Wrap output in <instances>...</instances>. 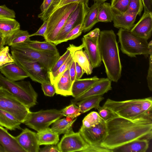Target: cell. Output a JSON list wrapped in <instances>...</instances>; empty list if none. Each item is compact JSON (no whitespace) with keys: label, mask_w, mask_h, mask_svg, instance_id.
Listing matches in <instances>:
<instances>
[{"label":"cell","mask_w":152,"mask_h":152,"mask_svg":"<svg viewBox=\"0 0 152 152\" xmlns=\"http://www.w3.org/2000/svg\"><path fill=\"white\" fill-rule=\"evenodd\" d=\"M6 38L0 35V50L6 44Z\"/></svg>","instance_id":"cell-55"},{"label":"cell","mask_w":152,"mask_h":152,"mask_svg":"<svg viewBox=\"0 0 152 152\" xmlns=\"http://www.w3.org/2000/svg\"><path fill=\"white\" fill-rule=\"evenodd\" d=\"M130 31L140 38L149 39L152 36V13L144 12L140 20Z\"/></svg>","instance_id":"cell-17"},{"label":"cell","mask_w":152,"mask_h":152,"mask_svg":"<svg viewBox=\"0 0 152 152\" xmlns=\"http://www.w3.org/2000/svg\"><path fill=\"white\" fill-rule=\"evenodd\" d=\"M71 52V50L69 46L67 48L66 52L61 56H60L49 73H53L56 71L65 62L69 56Z\"/></svg>","instance_id":"cell-43"},{"label":"cell","mask_w":152,"mask_h":152,"mask_svg":"<svg viewBox=\"0 0 152 152\" xmlns=\"http://www.w3.org/2000/svg\"><path fill=\"white\" fill-rule=\"evenodd\" d=\"M79 132L89 146H100L107 134L106 122L103 121L89 127L82 125Z\"/></svg>","instance_id":"cell-13"},{"label":"cell","mask_w":152,"mask_h":152,"mask_svg":"<svg viewBox=\"0 0 152 152\" xmlns=\"http://www.w3.org/2000/svg\"><path fill=\"white\" fill-rule=\"evenodd\" d=\"M30 34L27 31L19 29L6 38V44L12 45L26 43L30 39Z\"/></svg>","instance_id":"cell-33"},{"label":"cell","mask_w":152,"mask_h":152,"mask_svg":"<svg viewBox=\"0 0 152 152\" xmlns=\"http://www.w3.org/2000/svg\"><path fill=\"white\" fill-rule=\"evenodd\" d=\"M69 46L71 50L73 60L78 63L85 73L87 75L91 74L94 68L86 52L83 50L84 48L83 45L82 44L79 46H76L70 44Z\"/></svg>","instance_id":"cell-18"},{"label":"cell","mask_w":152,"mask_h":152,"mask_svg":"<svg viewBox=\"0 0 152 152\" xmlns=\"http://www.w3.org/2000/svg\"><path fill=\"white\" fill-rule=\"evenodd\" d=\"M97 110L99 116L105 122L118 116L110 109L103 106L102 107L100 106Z\"/></svg>","instance_id":"cell-42"},{"label":"cell","mask_w":152,"mask_h":152,"mask_svg":"<svg viewBox=\"0 0 152 152\" xmlns=\"http://www.w3.org/2000/svg\"><path fill=\"white\" fill-rule=\"evenodd\" d=\"M99 48L107 77L117 82L121 76L122 65L116 35L113 30L100 31Z\"/></svg>","instance_id":"cell-2"},{"label":"cell","mask_w":152,"mask_h":152,"mask_svg":"<svg viewBox=\"0 0 152 152\" xmlns=\"http://www.w3.org/2000/svg\"><path fill=\"white\" fill-rule=\"evenodd\" d=\"M149 65L147 76L148 86L149 90L152 91V52L149 55Z\"/></svg>","instance_id":"cell-47"},{"label":"cell","mask_w":152,"mask_h":152,"mask_svg":"<svg viewBox=\"0 0 152 152\" xmlns=\"http://www.w3.org/2000/svg\"><path fill=\"white\" fill-rule=\"evenodd\" d=\"M69 67L53 83L56 93L64 96H72L73 83L70 78Z\"/></svg>","instance_id":"cell-21"},{"label":"cell","mask_w":152,"mask_h":152,"mask_svg":"<svg viewBox=\"0 0 152 152\" xmlns=\"http://www.w3.org/2000/svg\"><path fill=\"white\" fill-rule=\"evenodd\" d=\"M83 23L78 24L71 30L65 36L62 43L74 39L80 35L83 31Z\"/></svg>","instance_id":"cell-41"},{"label":"cell","mask_w":152,"mask_h":152,"mask_svg":"<svg viewBox=\"0 0 152 152\" xmlns=\"http://www.w3.org/2000/svg\"><path fill=\"white\" fill-rule=\"evenodd\" d=\"M25 44L34 49L44 51L58 52L56 45L53 43L48 42H40L30 39Z\"/></svg>","instance_id":"cell-34"},{"label":"cell","mask_w":152,"mask_h":152,"mask_svg":"<svg viewBox=\"0 0 152 152\" xmlns=\"http://www.w3.org/2000/svg\"><path fill=\"white\" fill-rule=\"evenodd\" d=\"M72 60L73 57L71 52L69 56L65 62L56 71L53 73H49L50 81L52 84H53L70 67Z\"/></svg>","instance_id":"cell-35"},{"label":"cell","mask_w":152,"mask_h":152,"mask_svg":"<svg viewBox=\"0 0 152 152\" xmlns=\"http://www.w3.org/2000/svg\"><path fill=\"white\" fill-rule=\"evenodd\" d=\"M0 109L10 113L23 124L30 111L29 108L2 87H0Z\"/></svg>","instance_id":"cell-9"},{"label":"cell","mask_w":152,"mask_h":152,"mask_svg":"<svg viewBox=\"0 0 152 152\" xmlns=\"http://www.w3.org/2000/svg\"><path fill=\"white\" fill-rule=\"evenodd\" d=\"M100 79L96 76L84 79H76L73 82L72 89V96L76 98L88 90Z\"/></svg>","instance_id":"cell-23"},{"label":"cell","mask_w":152,"mask_h":152,"mask_svg":"<svg viewBox=\"0 0 152 152\" xmlns=\"http://www.w3.org/2000/svg\"><path fill=\"white\" fill-rule=\"evenodd\" d=\"M112 81L107 78H100L99 81L88 90L80 96L72 99L71 103L76 104L87 98L98 96H102L112 88Z\"/></svg>","instance_id":"cell-15"},{"label":"cell","mask_w":152,"mask_h":152,"mask_svg":"<svg viewBox=\"0 0 152 152\" xmlns=\"http://www.w3.org/2000/svg\"><path fill=\"white\" fill-rule=\"evenodd\" d=\"M137 15L134 13L115 12L113 26L117 28L130 30L134 25Z\"/></svg>","instance_id":"cell-24"},{"label":"cell","mask_w":152,"mask_h":152,"mask_svg":"<svg viewBox=\"0 0 152 152\" xmlns=\"http://www.w3.org/2000/svg\"><path fill=\"white\" fill-rule=\"evenodd\" d=\"M10 48L11 52L18 56L39 62L49 72L60 56L59 52L37 50L25 44L12 45Z\"/></svg>","instance_id":"cell-6"},{"label":"cell","mask_w":152,"mask_h":152,"mask_svg":"<svg viewBox=\"0 0 152 152\" xmlns=\"http://www.w3.org/2000/svg\"><path fill=\"white\" fill-rule=\"evenodd\" d=\"M104 99L102 96H93L86 98L77 102L82 113H86L92 108L97 110L100 107V102Z\"/></svg>","instance_id":"cell-30"},{"label":"cell","mask_w":152,"mask_h":152,"mask_svg":"<svg viewBox=\"0 0 152 152\" xmlns=\"http://www.w3.org/2000/svg\"><path fill=\"white\" fill-rule=\"evenodd\" d=\"M88 146L79 132L73 130L64 134L57 146L60 152H82Z\"/></svg>","instance_id":"cell-14"},{"label":"cell","mask_w":152,"mask_h":152,"mask_svg":"<svg viewBox=\"0 0 152 152\" xmlns=\"http://www.w3.org/2000/svg\"><path fill=\"white\" fill-rule=\"evenodd\" d=\"M75 62L76 79H80L82 77L85 72L78 63Z\"/></svg>","instance_id":"cell-53"},{"label":"cell","mask_w":152,"mask_h":152,"mask_svg":"<svg viewBox=\"0 0 152 152\" xmlns=\"http://www.w3.org/2000/svg\"><path fill=\"white\" fill-rule=\"evenodd\" d=\"M103 121L98 113L92 111L86 115L83 120L82 125L86 127H89L95 125Z\"/></svg>","instance_id":"cell-36"},{"label":"cell","mask_w":152,"mask_h":152,"mask_svg":"<svg viewBox=\"0 0 152 152\" xmlns=\"http://www.w3.org/2000/svg\"><path fill=\"white\" fill-rule=\"evenodd\" d=\"M1 73L6 78L13 81H17L28 77L27 73L14 61L0 67Z\"/></svg>","instance_id":"cell-19"},{"label":"cell","mask_w":152,"mask_h":152,"mask_svg":"<svg viewBox=\"0 0 152 152\" xmlns=\"http://www.w3.org/2000/svg\"><path fill=\"white\" fill-rule=\"evenodd\" d=\"M143 5L142 0H130L125 13H134L141 16Z\"/></svg>","instance_id":"cell-37"},{"label":"cell","mask_w":152,"mask_h":152,"mask_svg":"<svg viewBox=\"0 0 152 152\" xmlns=\"http://www.w3.org/2000/svg\"><path fill=\"white\" fill-rule=\"evenodd\" d=\"M149 140L146 138L135 140L112 149V152H145L148 148Z\"/></svg>","instance_id":"cell-22"},{"label":"cell","mask_w":152,"mask_h":152,"mask_svg":"<svg viewBox=\"0 0 152 152\" xmlns=\"http://www.w3.org/2000/svg\"><path fill=\"white\" fill-rule=\"evenodd\" d=\"M100 32L99 28H96L84 35L82 39L83 48L93 68L99 67L102 63L99 42Z\"/></svg>","instance_id":"cell-11"},{"label":"cell","mask_w":152,"mask_h":152,"mask_svg":"<svg viewBox=\"0 0 152 152\" xmlns=\"http://www.w3.org/2000/svg\"><path fill=\"white\" fill-rule=\"evenodd\" d=\"M17 142L26 152H38L39 149L37 134L28 128L15 137Z\"/></svg>","instance_id":"cell-16"},{"label":"cell","mask_w":152,"mask_h":152,"mask_svg":"<svg viewBox=\"0 0 152 152\" xmlns=\"http://www.w3.org/2000/svg\"><path fill=\"white\" fill-rule=\"evenodd\" d=\"M12 56L9 53V47L4 46L0 50V67L7 63L14 62Z\"/></svg>","instance_id":"cell-40"},{"label":"cell","mask_w":152,"mask_h":152,"mask_svg":"<svg viewBox=\"0 0 152 152\" xmlns=\"http://www.w3.org/2000/svg\"><path fill=\"white\" fill-rule=\"evenodd\" d=\"M89 0H52L46 10L41 12L38 18L43 22L47 19L51 14L56 10L65 5L73 3L83 2L88 5Z\"/></svg>","instance_id":"cell-26"},{"label":"cell","mask_w":152,"mask_h":152,"mask_svg":"<svg viewBox=\"0 0 152 152\" xmlns=\"http://www.w3.org/2000/svg\"><path fill=\"white\" fill-rule=\"evenodd\" d=\"M76 120L68 117L59 119L53 123L51 129L59 135L68 133L73 131L72 125Z\"/></svg>","instance_id":"cell-31"},{"label":"cell","mask_w":152,"mask_h":152,"mask_svg":"<svg viewBox=\"0 0 152 152\" xmlns=\"http://www.w3.org/2000/svg\"><path fill=\"white\" fill-rule=\"evenodd\" d=\"M144 11L152 13V0H142Z\"/></svg>","instance_id":"cell-52"},{"label":"cell","mask_w":152,"mask_h":152,"mask_svg":"<svg viewBox=\"0 0 152 152\" xmlns=\"http://www.w3.org/2000/svg\"><path fill=\"white\" fill-rule=\"evenodd\" d=\"M63 116L73 119L81 113L79 107L76 104L72 103L61 110Z\"/></svg>","instance_id":"cell-38"},{"label":"cell","mask_w":152,"mask_h":152,"mask_svg":"<svg viewBox=\"0 0 152 152\" xmlns=\"http://www.w3.org/2000/svg\"><path fill=\"white\" fill-rule=\"evenodd\" d=\"M79 3L66 5L51 14L47 19L48 26L44 37L46 41L54 44L68 18L76 8Z\"/></svg>","instance_id":"cell-7"},{"label":"cell","mask_w":152,"mask_h":152,"mask_svg":"<svg viewBox=\"0 0 152 152\" xmlns=\"http://www.w3.org/2000/svg\"><path fill=\"white\" fill-rule=\"evenodd\" d=\"M0 87L8 90L29 109L36 104L37 94L29 81H12L0 73Z\"/></svg>","instance_id":"cell-5"},{"label":"cell","mask_w":152,"mask_h":152,"mask_svg":"<svg viewBox=\"0 0 152 152\" xmlns=\"http://www.w3.org/2000/svg\"><path fill=\"white\" fill-rule=\"evenodd\" d=\"M52 0H43L40 7L41 12H45L50 4Z\"/></svg>","instance_id":"cell-54"},{"label":"cell","mask_w":152,"mask_h":152,"mask_svg":"<svg viewBox=\"0 0 152 152\" xmlns=\"http://www.w3.org/2000/svg\"><path fill=\"white\" fill-rule=\"evenodd\" d=\"M106 124L107 134L100 146L111 150L135 140L152 138V122H137L118 116Z\"/></svg>","instance_id":"cell-1"},{"label":"cell","mask_w":152,"mask_h":152,"mask_svg":"<svg viewBox=\"0 0 152 152\" xmlns=\"http://www.w3.org/2000/svg\"><path fill=\"white\" fill-rule=\"evenodd\" d=\"M0 152H5L4 149L2 146L0 144Z\"/></svg>","instance_id":"cell-57"},{"label":"cell","mask_w":152,"mask_h":152,"mask_svg":"<svg viewBox=\"0 0 152 152\" xmlns=\"http://www.w3.org/2000/svg\"><path fill=\"white\" fill-rule=\"evenodd\" d=\"M141 102V99L118 101L108 99L103 106L120 117L137 122H152V115L142 110Z\"/></svg>","instance_id":"cell-3"},{"label":"cell","mask_w":152,"mask_h":152,"mask_svg":"<svg viewBox=\"0 0 152 152\" xmlns=\"http://www.w3.org/2000/svg\"><path fill=\"white\" fill-rule=\"evenodd\" d=\"M108 0H93L94 2L99 3L100 4H102Z\"/></svg>","instance_id":"cell-56"},{"label":"cell","mask_w":152,"mask_h":152,"mask_svg":"<svg viewBox=\"0 0 152 152\" xmlns=\"http://www.w3.org/2000/svg\"><path fill=\"white\" fill-rule=\"evenodd\" d=\"M21 124L12 114L0 109V126L10 131H15L16 129L22 130L20 126Z\"/></svg>","instance_id":"cell-27"},{"label":"cell","mask_w":152,"mask_h":152,"mask_svg":"<svg viewBox=\"0 0 152 152\" xmlns=\"http://www.w3.org/2000/svg\"><path fill=\"white\" fill-rule=\"evenodd\" d=\"M39 151L40 152H60L57 146L54 145H46L43 148H39Z\"/></svg>","instance_id":"cell-51"},{"label":"cell","mask_w":152,"mask_h":152,"mask_svg":"<svg viewBox=\"0 0 152 152\" xmlns=\"http://www.w3.org/2000/svg\"><path fill=\"white\" fill-rule=\"evenodd\" d=\"M37 134L39 145H55L59 140V135L49 127L38 132Z\"/></svg>","instance_id":"cell-29"},{"label":"cell","mask_w":152,"mask_h":152,"mask_svg":"<svg viewBox=\"0 0 152 152\" xmlns=\"http://www.w3.org/2000/svg\"><path fill=\"white\" fill-rule=\"evenodd\" d=\"M11 53L14 62L27 73L32 80L41 84L50 82L49 71L39 62L20 57L12 52Z\"/></svg>","instance_id":"cell-10"},{"label":"cell","mask_w":152,"mask_h":152,"mask_svg":"<svg viewBox=\"0 0 152 152\" xmlns=\"http://www.w3.org/2000/svg\"><path fill=\"white\" fill-rule=\"evenodd\" d=\"M0 17L14 18L15 17V13L13 10L4 5L0 6Z\"/></svg>","instance_id":"cell-46"},{"label":"cell","mask_w":152,"mask_h":152,"mask_svg":"<svg viewBox=\"0 0 152 152\" xmlns=\"http://www.w3.org/2000/svg\"><path fill=\"white\" fill-rule=\"evenodd\" d=\"M117 35L122 52L130 57L143 55L147 57L152 52V40L148 42L147 40L136 36L130 30L121 28H119Z\"/></svg>","instance_id":"cell-4"},{"label":"cell","mask_w":152,"mask_h":152,"mask_svg":"<svg viewBox=\"0 0 152 152\" xmlns=\"http://www.w3.org/2000/svg\"><path fill=\"white\" fill-rule=\"evenodd\" d=\"M0 144L5 152H26L18 143L15 137L10 134L6 129L1 126Z\"/></svg>","instance_id":"cell-20"},{"label":"cell","mask_w":152,"mask_h":152,"mask_svg":"<svg viewBox=\"0 0 152 152\" xmlns=\"http://www.w3.org/2000/svg\"><path fill=\"white\" fill-rule=\"evenodd\" d=\"M82 152H112V151L101 146L89 145Z\"/></svg>","instance_id":"cell-48"},{"label":"cell","mask_w":152,"mask_h":152,"mask_svg":"<svg viewBox=\"0 0 152 152\" xmlns=\"http://www.w3.org/2000/svg\"><path fill=\"white\" fill-rule=\"evenodd\" d=\"M19 23L14 18L0 17V35L7 38L20 29Z\"/></svg>","instance_id":"cell-25"},{"label":"cell","mask_w":152,"mask_h":152,"mask_svg":"<svg viewBox=\"0 0 152 152\" xmlns=\"http://www.w3.org/2000/svg\"><path fill=\"white\" fill-rule=\"evenodd\" d=\"M41 87L45 95L46 96H53L56 93L55 87L50 82L41 84Z\"/></svg>","instance_id":"cell-44"},{"label":"cell","mask_w":152,"mask_h":152,"mask_svg":"<svg viewBox=\"0 0 152 152\" xmlns=\"http://www.w3.org/2000/svg\"><path fill=\"white\" fill-rule=\"evenodd\" d=\"M142 110L145 112L152 115V99L151 97L141 99Z\"/></svg>","instance_id":"cell-45"},{"label":"cell","mask_w":152,"mask_h":152,"mask_svg":"<svg viewBox=\"0 0 152 152\" xmlns=\"http://www.w3.org/2000/svg\"><path fill=\"white\" fill-rule=\"evenodd\" d=\"M129 0H111V7L115 12L124 13L127 9Z\"/></svg>","instance_id":"cell-39"},{"label":"cell","mask_w":152,"mask_h":152,"mask_svg":"<svg viewBox=\"0 0 152 152\" xmlns=\"http://www.w3.org/2000/svg\"><path fill=\"white\" fill-rule=\"evenodd\" d=\"M100 4L94 2L89 7V10L86 16L83 26L84 33L89 31L98 22L97 18Z\"/></svg>","instance_id":"cell-28"},{"label":"cell","mask_w":152,"mask_h":152,"mask_svg":"<svg viewBox=\"0 0 152 152\" xmlns=\"http://www.w3.org/2000/svg\"><path fill=\"white\" fill-rule=\"evenodd\" d=\"M69 73L71 80L73 83L74 81L76 79L75 62L73 59L69 67Z\"/></svg>","instance_id":"cell-50"},{"label":"cell","mask_w":152,"mask_h":152,"mask_svg":"<svg viewBox=\"0 0 152 152\" xmlns=\"http://www.w3.org/2000/svg\"><path fill=\"white\" fill-rule=\"evenodd\" d=\"M88 5L79 3L76 8L70 15L54 44L56 46L62 43L66 35L78 24L84 23L85 17L89 11Z\"/></svg>","instance_id":"cell-12"},{"label":"cell","mask_w":152,"mask_h":152,"mask_svg":"<svg viewBox=\"0 0 152 152\" xmlns=\"http://www.w3.org/2000/svg\"><path fill=\"white\" fill-rule=\"evenodd\" d=\"M115 12L110 3L104 2L99 6L97 18V22H111L113 21Z\"/></svg>","instance_id":"cell-32"},{"label":"cell","mask_w":152,"mask_h":152,"mask_svg":"<svg viewBox=\"0 0 152 152\" xmlns=\"http://www.w3.org/2000/svg\"><path fill=\"white\" fill-rule=\"evenodd\" d=\"M63 116L61 110L55 109L30 111L23 124L38 132L49 127Z\"/></svg>","instance_id":"cell-8"},{"label":"cell","mask_w":152,"mask_h":152,"mask_svg":"<svg viewBox=\"0 0 152 152\" xmlns=\"http://www.w3.org/2000/svg\"><path fill=\"white\" fill-rule=\"evenodd\" d=\"M43 22L42 25L37 31L33 34H30V37L34 36H41L44 37L47 28L48 19H46Z\"/></svg>","instance_id":"cell-49"}]
</instances>
